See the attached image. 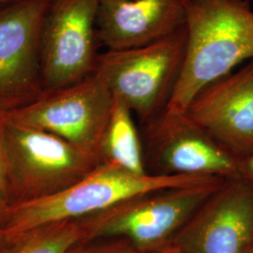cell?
Returning <instances> with one entry per match:
<instances>
[{
	"label": "cell",
	"mask_w": 253,
	"mask_h": 253,
	"mask_svg": "<svg viewBox=\"0 0 253 253\" xmlns=\"http://www.w3.org/2000/svg\"><path fill=\"white\" fill-rule=\"evenodd\" d=\"M22 1H26V0H0V8L12 5V4H16L19 2H22Z\"/></svg>",
	"instance_id": "ac0fdd59"
},
{
	"label": "cell",
	"mask_w": 253,
	"mask_h": 253,
	"mask_svg": "<svg viewBox=\"0 0 253 253\" xmlns=\"http://www.w3.org/2000/svg\"><path fill=\"white\" fill-rule=\"evenodd\" d=\"M86 242L81 218L39 227L9 241L0 253H70Z\"/></svg>",
	"instance_id": "5bb4252c"
},
{
	"label": "cell",
	"mask_w": 253,
	"mask_h": 253,
	"mask_svg": "<svg viewBox=\"0 0 253 253\" xmlns=\"http://www.w3.org/2000/svg\"><path fill=\"white\" fill-rule=\"evenodd\" d=\"M148 126L149 145L161 174L239 177V162L185 113L163 110Z\"/></svg>",
	"instance_id": "30bf717a"
},
{
	"label": "cell",
	"mask_w": 253,
	"mask_h": 253,
	"mask_svg": "<svg viewBox=\"0 0 253 253\" xmlns=\"http://www.w3.org/2000/svg\"><path fill=\"white\" fill-rule=\"evenodd\" d=\"M184 1H185V2H186V1H187V0H184Z\"/></svg>",
	"instance_id": "7402d4cb"
},
{
	"label": "cell",
	"mask_w": 253,
	"mask_h": 253,
	"mask_svg": "<svg viewBox=\"0 0 253 253\" xmlns=\"http://www.w3.org/2000/svg\"><path fill=\"white\" fill-rule=\"evenodd\" d=\"M239 177L253 184V152L239 162Z\"/></svg>",
	"instance_id": "e0dca14e"
},
{
	"label": "cell",
	"mask_w": 253,
	"mask_h": 253,
	"mask_svg": "<svg viewBox=\"0 0 253 253\" xmlns=\"http://www.w3.org/2000/svg\"><path fill=\"white\" fill-rule=\"evenodd\" d=\"M4 140L9 207L53 196L83 180L101 163L58 136L5 118Z\"/></svg>",
	"instance_id": "277c9868"
},
{
	"label": "cell",
	"mask_w": 253,
	"mask_h": 253,
	"mask_svg": "<svg viewBox=\"0 0 253 253\" xmlns=\"http://www.w3.org/2000/svg\"><path fill=\"white\" fill-rule=\"evenodd\" d=\"M226 180L147 192L81 218L86 242L120 238L137 253H159Z\"/></svg>",
	"instance_id": "3957f363"
},
{
	"label": "cell",
	"mask_w": 253,
	"mask_h": 253,
	"mask_svg": "<svg viewBox=\"0 0 253 253\" xmlns=\"http://www.w3.org/2000/svg\"><path fill=\"white\" fill-rule=\"evenodd\" d=\"M159 253H178L175 251H173L171 248H166L165 250H163L162 252H160Z\"/></svg>",
	"instance_id": "ffe728a7"
},
{
	"label": "cell",
	"mask_w": 253,
	"mask_h": 253,
	"mask_svg": "<svg viewBox=\"0 0 253 253\" xmlns=\"http://www.w3.org/2000/svg\"><path fill=\"white\" fill-rule=\"evenodd\" d=\"M8 163L4 140L3 110L0 109V209L5 213L9 207Z\"/></svg>",
	"instance_id": "2e32d148"
},
{
	"label": "cell",
	"mask_w": 253,
	"mask_h": 253,
	"mask_svg": "<svg viewBox=\"0 0 253 253\" xmlns=\"http://www.w3.org/2000/svg\"><path fill=\"white\" fill-rule=\"evenodd\" d=\"M70 253H137L127 241L120 238L99 239L77 245Z\"/></svg>",
	"instance_id": "9a60e30c"
},
{
	"label": "cell",
	"mask_w": 253,
	"mask_h": 253,
	"mask_svg": "<svg viewBox=\"0 0 253 253\" xmlns=\"http://www.w3.org/2000/svg\"><path fill=\"white\" fill-rule=\"evenodd\" d=\"M253 245V184L225 181L190 217L171 248L178 253H248Z\"/></svg>",
	"instance_id": "9c48e42d"
},
{
	"label": "cell",
	"mask_w": 253,
	"mask_h": 253,
	"mask_svg": "<svg viewBox=\"0 0 253 253\" xmlns=\"http://www.w3.org/2000/svg\"><path fill=\"white\" fill-rule=\"evenodd\" d=\"M185 25L148 45L100 53L96 73L113 95L142 120L162 113L180 73L186 51Z\"/></svg>",
	"instance_id": "5b68a950"
},
{
	"label": "cell",
	"mask_w": 253,
	"mask_h": 253,
	"mask_svg": "<svg viewBox=\"0 0 253 253\" xmlns=\"http://www.w3.org/2000/svg\"><path fill=\"white\" fill-rule=\"evenodd\" d=\"M185 114L238 160L253 152V60L208 84Z\"/></svg>",
	"instance_id": "8fae6325"
},
{
	"label": "cell",
	"mask_w": 253,
	"mask_h": 253,
	"mask_svg": "<svg viewBox=\"0 0 253 253\" xmlns=\"http://www.w3.org/2000/svg\"><path fill=\"white\" fill-rule=\"evenodd\" d=\"M222 179L149 172L138 174L116 164L101 163L83 180L53 196L9 207L3 215L1 236L6 245L39 227L88 217L140 194Z\"/></svg>",
	"instance_id": "7a4b0ae2"
},
{
	"label": "cell",
	"mask_w": 253,
	"mask_h": 253,
	"mask_svg": "<svg viewBox=\"0 0 253 253\" xmlns=\"http://www.w3.org/2000/svg\"><path fill=\"white\" fill-rule=\"evenodd\" d=\"M115 97L98 73L73 84L43 91L24 106L4 111L10 122L53 133L98 157Z\"/></svg>",
	"instance_id": "8992f818"
},
{
	"label": "cell",
	"mask_w": 253,
	"mask_h": 253,
	"mask_svg": "<svg viewBox=\"0 0 253 253\" xmlns=\"http://www.w3.org/2000/svg\"><path fill=\"white\" fill-rule=\"evenodd\" d=\"M253 253V245L252 246V248L250 249V251H249V253Z\"/></svg>",
	"instance_id": "44dd1931"
},
{
	"label": "cell",
	"mask_w": 253,
	"mask_h": 253,
	"mask_svg": "<svg viewBox=\"0 0 253 253\" xmlns=\"http://www.w3.org/2000/svg\"><path fill=\"white\" fill-rule=\"evenodd\" d=\"M3 215H4V212L0 209V249H2V248L5 246V243H4V241H3V239H2V236H1V226H2Z\"/></svg>",
	"instance_id": "d6986e66"
},
{
	"label": "cell",
	"mask_w": 253,
	"mask_h": 253,
	"mask_svg": "<svg viewBox=\"0 0 253 253\" xmlns=\"http://www.w3.org/2000/svg\"><path fill=\"white\" fill-rule=\"evenodd\" d=\"M186 51L164 111L183 114L213 82L253 60V9L248 0H187Z\"/></svg>",
	"instance_id": "6da1fadb"
},
{
	"label": "cell",
	"mask_w": 253,
	"mask_h": 253,
	"mask_svg": "<svg viewBox=\"0 0 253 253\" xmlns=\"http://www.w3.org/2000/svg\"><path fill=\"white\" fill-rule=\"evenodd\" d=\"M184 0H100L97 34L106 51L148 45L185 25Z\"/></svg>",
	"instance_id": "7c38bea8"
},
{
	"label": "cell",
	"mask_w": 253,
	"mask_h": 253,
	"mask_svg": "<svg viewBox=\"0 0 253 253\" xmlns=\"http://www.w3.org/2000/svg\"><path fill=\"white\" fill-rule=\"evenodd\" d=\"M132 114L122 100L115 97L100 145V161L116 164L129 172L145 174L148 172Z\"/></svg>",
	"instance_id": "4fadbf2b"
},
{
	"label": "cell",
	"mask_w": 253,
	"mask_h": 253,
	"mask_svg": "<svg viewBox=\"0 0 253 253\" xmlns=\"http://www.w3.org/2000/svg\"><path fill=\"white\" fill-rule=\"evenodd\" d=\"M100 0H51L41 33L43 91L62 88L95 73Z\"/></svg>",
	"instance_id": "52a82bcc"
},
{
	"label": "cell",
	"mask_w": 253,
	"mask_h": 253,
	"mask_svg": "<svg viewBox=\"0 0 253 253\" xmlns=\"http://www.w3.org/2000/svg\"><path fill=\"white\" fill-rule=\"evenodd\" d=\"M51 0L0 8V109L24 106L42 92L41 33Z\"/></svg>",
	"instance_id": "ba28073f"
}]
</instances>
